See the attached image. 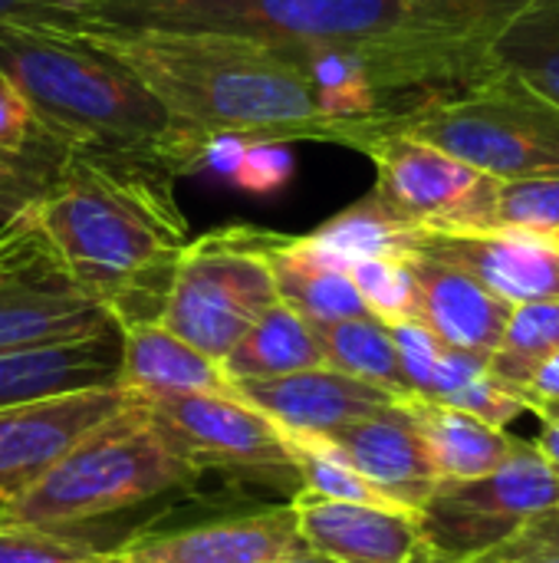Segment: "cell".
Wrapping results in <instances>:
<instances>
[{"instance_id":"cell-17","label":"cell","mask_w":559,"mask_h":563,"mask_svg":"<svg viewBox=\"0 0 559 563\" xmlns=\"http://www.w3.org/2000/svg\"><path fill=\"white\" fill-rule=\"evenodd\" d=\"M303 544L336 563H415L428 548L409 511L329 501L297 492L290 501Z\"/></svg>"},{"instance_id":"cell-9","label":"cell","mask_w":559,"mask_h":563,"mask_svg":"<svg viewBox=\"0 0 559 563\" xmlns=\"http://www.w3.org/2000/svg\"><path fill=\"white\" fill-rule=\"evenodd\" d=\"M554 505H559V475L534 442L517 439L497 472L474 482H441L418 511V531L435 558L474 563Z\"/></svg>"},{"instance_id":"cell-37","label":"cell","mask_w":559,"mask_h":563,"mask_svg":"<svg viewBox=\"0 0 559 563\" xmlns=\"http://www.w3.org/2000/svg\"><path fill=\"white\" fill-rule=\"evenodd\" d=\"M0 23L72 33L79 26V16H76V0H0Z\"/></svg>"},{"instance_id":"cell-14","label":"cell","mask_w":559,"mask_h":563,"mask_svg":"<svg viewBox=\"0 0 559 563\" xmlns=\"http://www.w3.org/2000/svg\"><path fill=\"white\" fill-rule=\"evenodd\" d=\"M418 254L471 274L511 307L559 300V238L527 231L418 234Z\"/></svg>"},{"instance_id":"cell-19","label":"cell","mask_w":559,"mask_h":563,"mask_svg":"<svg viewBox=\"0 0 559 563\" xmlns=\"http://www.w3.org/2000/svg\"><path fill=\"white\" fill-rule=\"evenodd\" d=\"M119 330L0 353V409L36 402L76 389L115 386Z\"/></svg>"},{"instance_id":"cell-11","label":"cell","mask_w":559,"mask_h":563,"mask_svg":"<svg viewBox=\"0 0 559 563\" xmlns=\"http://www.w3.org/2000/svg\"><path fill=\"white\" fill-rule=\"evenodd\" d=\"M155 435L201 478L221 472L237 482H300L283 432L237 396H142Z\"/></svg>"},{"instance_id":"cell-5","label":"cell","mask_w":559,"mask_h":563,"mask_svg":"<svg viewBox=\"0 0 559 563\" xmlns=\"http://www.w3.org/2000/svg\"><path fill=\"white\" fill-rule=\"evenodd\" d=\"M76 16L115 30L217 33L283 53L412 33L402 0H76Z\"/></svg>"},{"instance_id":"cell-25","label":"cell","mask_w":559,"mask_h":563,"mask_svg":"<svg viewBox=\"0 0 559 563\" xmlns=\"http://www.w3.org/2000/svg\"><path fill=\"white\" fill-rule=\"evenodd\" d=\"M221 366L234 383H244V379H277L326 363L316 330L300 313H293L287 303L277 300L257 317V323L221 360Z\"/></svg>"},{"instance_id":"cell-18","label":"cell","mask_w":559,"mask_h":563,"mask_svg":"<svg viewBox=\"0 0 559 563\" xmlns=\"http://www.w3.org/2000/svg\"><path fill=\"white\" fill-rule=\"evenodd\" d=\"M415 277V320L425 323L445 346L491 360L501 346L514 307L481 287L471 274L428 257H409Z\"/></svg>"},{"instance_id":"cell-22","label":"cell","mask_w":559,"mask_h":563,"mask_svg":"<svg viewBox=\"0 0 559 563\" xmlns=\"http://www.w3.org/2000/svg\"><path fill=\"white\" fill-rule=\"evenodd\" d=\"M409 416L418 426V435L425 442V452L438 472L441 482H474L491 472H497L517 439L484 426L481 419L458 412L451 406H441L425 396H405L402 399Z\"/></svg>"},{"instance_id":"cell-21","label":"cell","mask_w":559,"mask_h":563,"mask_svg":"<svg viewBox=\"0 0 559 563\" xmlns=\"http://www.w3.org/2000/svg\"><path fill=\"white\" fill-rule=\"evenodd\" d=\"M264 257L277 287V300L300 313L310 327H329L339 320L369 317L349 271L323 261L293 234H264Z\"/></svg>"},{"instance_id":"cell-28","label":"cell","mask_w":559,"mask_h":563,"mask_svg":"<svg viewBox=\"0 0 559 563\" xmlns=\"http://www.w3.org/2000/svg\"><path fill=\"white\" fill-rule=\"evenodd\" d=\"M559 350V300H537V303H521L514 307L501 346L494 350V356L488 360V369L514 386V389H527L534 369L554 356Z\"/></svg>"},{"instance_id":"cell-31","label":"cell","mask_w":559,"mask_h":563,"mask_svg":"<svg viewBox=\"0 0 559 563\" xmlns=\"http://www.w3.org/2000/svg\"><path fill=\"white\" fill-rule=\"evenodd\" d=\"M349 277L369 313L379 317L382 323L415 320V277L409 257L359 261L349 267Z\"/></svg>"},{"instance_id":"cell-39","label":"cell","mask_w":559,"mask_h":563,"mask_svg":"<svg viewBox=\"0 0 559 563\" xmlns=\"http://www.w3.org/2000/svg\"><path fill=\"white\" fill-rule=\"evenodd\" d=\"M524 393H527L530 406L534 402H559V350L534 369V376H530Z\"/></svg>"},{"instance_id":"cell-3","label":"cell","mask_w":559,"mask_h":563,"mask_svg":"<svg viewBox=\"0 0 559 563\" xmlns=\"http://www.w3.org/2000/svg\"><path fill=\"white\" fill-rule=\"evenodd\" d=\"M0 89L33 129L66 148L148 162L168 175L204 168L208 148L112 56L76 33L0 23Z\"/></svg>"},{"instance_id":"cell-12","label":"cell","mask_w":559,"mask_h":563,"mask_svg":"<svg viewBox=\"0 0 559 563\" xmlns=\"http://www.w3.org/2000/svg\"><path fill=\"white\" fill-rule=\"evenodd\" d=\"M128 396L122 386H96L0 409V505L33 488L79 439L115 416Z\"/></svg>"},{"instance_id":"cell-1","label":"cell","mask_w":559,"mask_h":563,"mask_svg":"<svg viewBox=\"0 0 559 563\" xmlns=\"http://www.w3.org/2000/svg\"><path fill=\"white\" fill-rule=\"evenodd\" d=\"M30 211L115 330L158 323L175 264L191 241L175 175L148 162L66 148L56 181Z\"/></svg>"},{"instance_id":"cell-6","label":"cell","mask_w":559,"mask_h":563,"mask_svg":"<svg viewBox=\"0 0 559 563\" xmlns=\"http://www.w3.org/2000/svg\"><path fill=\"white\" fill-rule=\"evenodd\" d=\"M379 115L497 181L559 175V106L511 76L484 73Z\"/></svg>"},{"instance_id":"cell-13","label":"cell","mask_w":559,"mask_h":563,"mask_svg":"<svg viewBox=\"0 0 559 563\" xmlns=\"http://www.w3.org/2000/svg\"><path fill=\"white\" fill-rule=\"evenodd\" d=\"M306 551L290 505L231 515L178 531L135 534L105 551L109 563H270Z\"/></svg>"},{"instance_id":"cell-2","label":"cell","mask_w":559,"mask_h":563,"mask_svg":"<svg viewBox=\"0 0 559 563\" xmlns=\"http://www.w3.org/2000/svg\"><path fill=\"white\" fill-rule=\"evenodd\" d=\"M82 43L122 63L198 142L247 145L326 142L333 115L306 69L283 49L175 30H115L79 23Z\"/></svg>"},{"instance_id":"cell-41","label":"cell","mask_w":559,"mask_h":563,"mask_svg":"<svg viewBox=\"0 0 559 563\" xmlns=\"http://www.w3.org/2000/svg\"><path fill=\"white\" fill-rule=\"evenodd\" d=\"M415 563H465V561H445V558H435L432 551H425V554H422Z\"/></svg>"},{"instance_id":"cell-4","label":"cell","mask_w":559,"mask_h":563,"mask_svg":"<svg viewBox=\"0 0 559 563\" xmlns=\"http://www.w3.org/2000/svg\"><path fill=\"white\" fill-rule=\"evenodd\" d=\"M194 482L198 475L155 435L132 393L115 416L79 439L33 488L0 505V521L72 531Z\"/></svg>"},{"instance_id":"cell-30","label":"cell","mask_w":559,"mask_h":563,"mask_svg":"<svg viewBox=\"0 0 559 563\" xmlns=\"http://www.w3.org/2000/svg\"><path fill=\"white\" fill-rule=\"evenodd\" d=\"M491 231H527L559 238V175L501 181Z\"/></svg>"},{"instance_id":"cell-8","label":"cell","mask_w":559,"mask_h":563,"mask_svg":"<svg viewBox=\"0 0 559 563\" xmlns=\"http://www.w3.org/2000/svg\"><path fill=\"white\" fill-rule=\"evenodd\" d=\"M264 234L267 228L227 224L188 241L175 264L158 327L221 363L257 317L277 303Z\"/></svg>"},{"instance_id":"cell-15","label":"cell","mask_w":559,"mask_h":563,"mask_svg":"<svg viewBox=\"0 0 559 563\" xmlns=\"http://www.w3.org/2000/svg\"><path fill=\"white\" fill-rule=\"evenodd\" d=\"M329 445L372 488H379L389 501L412 511L415 518L441 485L418 435V426L402 399L349 422L346 429L329 435Z\"/></svg>"},{"instance_id":"cell-23","label":"cell","mask_w":559,"mask_h":563,"mask_svg":"<svg viewBox=\"0 0 559 563\" xmlns=\"http://www.w3.org/2000/svg\"><path fill=\"white\" fill-rule=\"evenodd\" d=\"M418 234L412 224H405L392 208H385L376 191H369L362 201L349 205L326 224H320L310 234H300L310 251H316L323 261L349 271L359 261H379V257H412L418 247Z\"/></svg>"},{"instance_id":"cell-38","label":"cell","mask_w":559,"mask_h":563,"mask_svg":"<svg viewBox=\"0 0 559 563\" xmlns=\"http://www.w3.org/2000/svg\"><path fill=\"white\" fill-rule=\"evenodd\" d=\"M534 412L540 419V435L534 439V449L544 455V462L559 475V406L537 402Z\"/></svg>"},{"instance_id":"cell-7","label":"cell","mask_w":559,"mask_h":563,"mask_svg":"<svg viewBox=\"0 0 559 563\" xmlns=\"http://www.w3.org/2000/svg\"><path fill=\"white\" fill-rule=\"evenodd\" d=\"M326 142L362 152L376 165V198L415 231H491L501 181L422 139L385 125L379 109L369 115L333 119Z\"/></svg>"},{"instance_id":"cell-33","label":"cell","mask_w":559,"mask_h":563,"mask_svg":"<svg viewBox=\"0 0 559 563\" xmlns=\"http://www.w3.org/2000/svg\"><path fill=\"white\" fill-rule=\"evenodd\" d=\"M441 406H451L458 412H468L474 419H481L491 429H507L511 422H517L521 416L534 412L527 393L501 383L491 369H481L478 376H471L461 389H455L451 396L441 399Z\"/></svg>"},{"instance_id":"cell-26","label":"cell","mask_w":559,"mask_h":563,"mask_svg":"<svg viewBox=\"0 0 559 563\" xmlns=\"http://www.w3.org/2000/svg\"><path fill=\"white\" fill-rule=\"evenodd\" d=\"M534 0H402L415 33L471 56L484 76L488 43Z\"/></svg>"},{"instance_id":"cell-35","label":"cell","mask_w":559,"mask_h":563,"mask_svg":"<svg viewBox=\"0 0 559 563\" xmlns=\"http://www.w3.org/2000/svg\"><path fill=\"white\" fill-rule=\"evenodd\" d=\"M293 172V162L290 155H283L280 145H244L241 158H237V168H234V178L244 191H254V195H267V191H277L287 185Z\"/></svg>"},{"instance_id":"cell-42","label":"cell","mask_w":559,"mask_h":563,"mask_svg":"<svg viewBox=\"0 0 559 563\" xmlns=\"http://www.w3.org/2000/svg\"><path fill=\"white\" fill-rule=\"evenodd\" d=\"M534 406H537V402H534ZM550 406H559V402H550Z\"/></svg>"},{"instance_id":"cell-34","label":"cell","mask_w":559,"mask_h":563,"mask_svg":"<svg viewBox=\"0 0 559 563\" xmlns=\"http://www.w3.org/2000/svg\"><path fill=\"white\" fill-rule=\"evenodd\" d=\"M385 327H389V336L395 343V353H399L409 393L412 396H428L435 369H438V363H441L448 346L418 320H395V323H385Z\"/></svg>"},{"instance_id":"cell-32","label":"cell","mask_w":559,"mask_h":563,"mask_svg":"<svg viewBox=\"0 0 559 563\" xmlns=\"http://www.w3.org/2000/svg\"><path fill=\"white\" fill-rule=\"evenodd\" d=\"M0 563H109L105 551L63 528L0 521Z\"/></svg>"},{"instance_id":"cell-40","label":"cell","mask_w":559,"mask_h":563,"mask_svg":"<svg viewBox=\"0 0 559 563\" xmlns=\"http://www.w3.org/2000/svg\"><path fill=\"white\" fill-rule=\"evenodd\" d=\"M507 563H559V554H534V558H521V561Z\"/></svg>"},{"instance_id":"cell-24","label":"cell","mask_w":559,"mask_h":563,"mask_svg":"<svg viewBox=\"0 0 559 563\" xmlns=\"http://www.w3.org/2000/svg\"><path fill=\"white\" fill-rule=\"evenodd\" d=\"M484 73L511 76L559 106V0H534L484 49Z\"/></svg>"},{"instance_id":"cell-20","label":"cell","mask_w":559,"mask_h":563,"mask_svg":"<svg viewBox=\"0 0 559 563\" xmlns=\"http://www.w3.org/2000/svg\"><path fill=\"white\" fill-rule=\"evenodd\" d=\"M115 386L142 396H237L224 366L158 323L119 330ZM241 399V396H237Z\"/></svg>"},{"instance_id":"cell-29","label":"cell","mask_w":559,"mask_h":563,"mask_svg":"<svg viewBox=\"0 0 559 563\" xmlns=\"http://www.w3.org/2000/svg\"><path fill=\"white\" fill-rule=\"evenodd\" d=\"M66 145L36 132L26 142H0V224L30 211L56 181Z\"/></svg>"},{"instance_id":"cell-16","label":"cell","mask_w":559,"mask_h":563,"mask_svg":"<svg viewBox=\"0 0 559 563\" xmlns=\"http://www.w3.org/2000/svg\"><path fill=\"white\" fill-rule=\"evenodd\" d=\"M237 396L264 412L280 432L290 435H336L349 422L395 402L392 393L336 373L329 366L277 376V379H244L234 383Z\"/></svg>"},{"instance_id":"cell-27","label":"cell","mask_w":559,"mask_h":563,"mask_svg":"<svg viewBox=\"0 0 559 563\" xmlns=\"http://www.w3.org/2000/svg\"><path fill=\"white\" fill-rule=\"evenodd\" d=\"M323 363L336 373H346L353 379H362L369 386H379L392 393L395 399L412 396L395 343L389 336V327L379 317H356V320H339L329 327H313Z\"/></svg>"},{"instance_id":"cell-36","label":"cell","mask_w":559,"mask_h":563,"mask_svg":"<svg viewBox=\"0 0 559 563\" xmlns=\"http://www.w3.org/2000/svg\"><path fill=\"white\" fill-rule=\"evenodd\" d=\"M534 554H559V505L530 518L507 544H501L497 551H491L488 558L474 563H507L534 558Z\"/></svg>"},{"instance_id":"cell-10","label":"cell","mask_w":559,"mask_h":563,"mask_svg":"<svg viewBox=\"0 0 559 563\" xmlns=\"http://www.w3.org/2000/svg\"><path fill=\"white\" fill-rule=\"evenodd\" d=\"M115 330L82 294L33 211L0 224V353Z\"/></svg>"}]
</instances>
